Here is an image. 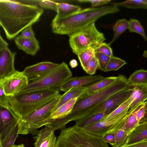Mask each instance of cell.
Returning a JSON list of instances; mask_svg holds the SVG:
<instances>
[{
    "instance_id": "cell-29",
    "label": "cell",
    "mask_w": 147,
    "mask_h": 147,
    "mask_svg": "<svg viewBox=\"0 0 147 147\" xmlns=\"http://www.w3.org/2000/svg\"><path fill=\"white\" fill-rule=\"evenodd\" d=\"M113 5L117 7H123L133 9H144L147 8V1L146 0H130L119 3H113Z\"/></svg>"
},
{
    "instance_id": "cell-25",
    "label": "cell",
    "mask_w": 147,
    "mask_h": 147,
    "mask_svg": "<svg viewBox=\"0 0 147 147\" xmlns=\"http://www.w3.org/2000/svg\"><path fill=\"white\" fill-rule=\"evenodd\" d=\"M128 85L147 84V71L143 69L136 70L127 79Z\"/></svg>"
},
{
    "instance_id": "cell-5",
    "label": "cell",
    "mask_w": 147,
    "mask_h": 147,
    "mask_svg": "<svg viewBox=\"0 0 147 147\" xmlns=\"http://www.w3.org/2000/svg\"><path fill=\"white\" fill-rule=\"evenodd\" d=\"M56 147H109L103 137L89 133L74 125L61 129Z\"/></svg>"
},
{
    "instance_id": "cell-30",
    "label": "cell",
    "mask_w": 147,
    "mask_h": 147,
    "mask_svg": "<svg viewBox=\"0 0 147 147\" xmlns=\"http://www.w3.org/2000/svg\"><path fill=\"white\" fill-rule=\"evenodd\" d=\"M126 64L124 60L113 56L110 57L104 71H117Z\"/></svg>"
},
{
    "instance_id": "cell-4",
    "label": "cell",
    "mask_w": 147,
    "mask_h": 147,
    "mask_svg": "<svg viewBox=\"0 0 147 147\" xmlns=\"http://www.w3.org/2000/svg\"><path fill=\"white\" fill-rule=\"evenodd\" d=\"M61 95L59 91L49 90L20 92L9 96L10 108L23 119Z\"/></svg>"
},
{
    "instance_id": "cell-14",
    "label": "cell",
    "mask_w": 147,
    "mask_h": 147,
    "mask_svg": "<svg viewBox=\"0 0 147 147\" xmlns=\"http://www.w3.org/2000/svg\"><path fill=\"white\" fill-rule=\"evenodd\" d=\"M59 65L50 61H43L26 67L22 72L29 81L39 78Z\"/></svg>"
},
{
    "instance_id": "cell-21",
    "label": "cell",
    "mask_w": 147,
    "mask_h": 147,
    "mask_svg": "<svg viewBox=\"0 0 147 147\" xmlns=\"http://www.w3.org/2000/svg\"><path fill=\"white\" fill-rule=\"evenodd\" d=\"M57 14L54 18H61L71 15L82 9L79 6L57 0Z\"/></svg>"
},
{
    "instance_id": "cell-17",
    "label": "cell",
    "mask_w": 147,
    "mask_h": 147,
    "mask_svg": "<svg viewBox=\"0 0 147 147\" xmlns=\"http://www.w3.org/2000/svg\"><path fill=\"white\" fill-rule=\"evenodd\" d=\"M147 139V120L142 119L129 133L124 144L136 143Z\"/></svg>"
},
{
    "instance_id": "cell-26",
    "label": "cell",
    "mask_w": 147,
    "mask_h": 147,
    "mask_svg": "<svg viewBox=\"0 0 147 147\" xmlns=\"http://www.w3.org/2000/svg\"><path fill=\"white\" fill-rule=\"evenodd\" d=\"M117 76H111L104 78L87 89L86 94H91L101 90L109 86L116 81Z\"/></svg>"
},
{
    "instance_id": "cell-38",
    "label": "cell",
    "mask_w": 147,
    "mask_h": 147,
    "mask_svg": "<svg viewBox=\"0 0 147 147\" xmlns=\"http://www.w3.org/2000/svg\"><path fill=\"white\" fill-rule=\"evenodd\" d=\"M95 55L98 62V68L104 71L110 57L99 53H95Z\"/></svg>"
},
{
    "instance_id": "cell-39",
    "label": "cell",
    "mask_w": 147,
    "mask_h": 147,
    "mask_svg": "<svg viewBox=\"0 0 147 147\" xmlns=\"http://www.w3.org/2000/svg\"><path fill=\"white\" fill-rule=\"evenodd\" d=\"M77 1L80 3H91L92 7H96L111 2V0H78Z\"/></svg>"
},
{
    "instance_id": "cell-42",
    "label": "cell",
    "mask_w": 147,
    "mask_h": 147,
    "mask_svg": "<svg viewBox=\"0 0 147 147\" xmlns=\"http://www.w3.org/2000/svg\"><path fill=\"white\" fill-rule=\"evenodd\" d=\"M146 102L138 110L137 113V118L138 123H139L142 118L147 119Z\"/></svg>"
},
{
    "instance_id": "cell-41",
    "label": "cell",
    "mask_w": 147,
    "mask_h": 147,
    "mask_svg": "<svg viewBox=\"0 0 147 147\" xmlns=\"http://www.w3.org/2000/svg\"><path fill=\"white\" fill-rule=\"evenodd\" d=\"M32 26L30 25L24 29L21 32L20 35L27 38H32L35 37V33L32 28Z\"/></svg>"
},
{
    "instance_id": "cell-40",
    "label": "cell",
    "mask_w": 147,
    "mask_h": 147,
    "mask_svg": "<svg viewBox=\"0 0 147 147\" xmlns=\"http://www.w3.org/2000/svg\"><path fill=\"white\" fill-rule=\"evenodd\" d=\"M0 103L10 107L9 96H6L4 91L2 85L0 80Z\"/></svg>"
},
{
    "instance_id": "cell-24",
    "label": "cell",
    "mask_w": 147,
    "mask_h": 147,
    "mask_svg": "<svg viewBox=\"0 0 147 147\" xmlns=\"http://www.w3.org/2000/svg\"><path fill=\"white\" fill-rule=\"evenodd\" d=\"M77 99L76 98H74L61 106L52 114L51 117L52 120L63 118L69 114Z\"/></svg>"
},
{
    "instance_id": "cell-37",
    "label": "cell",
    "mask_w": 147,
    "mask_h": 147,
    "mask_svg": "<svg viewBox=\"0 0 147 147\" xmlns=\"http://www.w3.org/2000/svg\"><path fill=\"white\" fill-rule=\"evenodd\" d=\"M95 53L103 54L109 57L113 56V51L111 48L108 44L103 42L95 49Z\"/></svg>"
},
{
    "instance_id": "cell-6",
    "label": "cell",
    "mask_w": 147,
    "mask_h": 147,
    "mask_svg": "<svg viewBox=\"0 0 147 147\" xmlns=\"http://www.w3.org/2000/svg\"><path fill=\"white\" fill-rule=\"evenodd\" d=\"M72 76L68 65L63 62L39 78L28 81L19 93L41 90L59 91L63 84Z\"/></svg>"
},
{
    "instance_id": "cell-47",
    "label": "cell",
    "mask_w": 147,
    "mask_h": 147,
    "mask_svg": "<svg viewBox=\"0 0 147 147\" xmlns=\"http://www.w3.org/2000/svg\"><path fill=\"white\" fill-rule=\"evenodd\" d=\"M10 147H25L24 144H21L19 145H13Z\"/></svg>"
},
{
    "instance_id": "cell-31",
    "label": "cell",
    "mask_w": 147,
    "mask_h": 147,
    "mask_svg": "<svg viewBox=\"0 0 147 147\" xmlns=\"http://www.w3.org/2000/svg\"><path fill=\"white\" fill-rule=\"evenodd\" d=\"M131 102V100L129 97L112 112L101 120H109L114 118L126 110H128L129 107Z\"/></svg>"
},
{
    "instance_id": "cell-33",
    "label": "cell",
    "mask_w": 147,
    "mask_h": 147,
    "mask_svg": "<svg viewBox=\"0 0 147 147\" xmlns=\"http://www.w3.org/2000/svg\"><path fill=\"white\" fill-rule=\"evenodd\" d=\"M128 22V29L130 32H134L140 34L146 41L147 38L144 29L139 21L135 19H131Z\"/></svg>"
},
{
    "instance_id": "cell-36",
    "label": "cell",
    "mask_w": 147,
    "mask_h": 147,
    "mask_svg": "<svg viewBox=\"0 0 147 147\" xmlns=\"http://www.w3.org/2000/svg\"><path fill=\"white\" fill-rule=\"evenodd\" d=\"M98 68V63L95 54L84 70L89 75H93Z\"/></svg>"
},
{
    "instance_id": "cell-23",
    "label": "cell",
    "mask_w": 147,
    "mask_h": 147,
    "mask_svg": "<svg viewBox=\"0 0 147 147\" xmlns=\"http://www.w3.org/2000/svg\"><path fill=\"white\" fill-rule=\"evenodd\" d=\"M18 3L25 5L34 6L42 9L57 11V0H14Z\"/></svg>"
},
{
    "instance_id": "cell-15",
    "label": "cell",
    "mask_w": 147,
    "mask_h": 147,
    "mask_svg": "<svg viewBox=\"0 0 147 147\" xmlns=\"http://www.w3.org/2000/svg\"><path fill=\"white\" fill-rule=\"evenodd\" d=\"M132 92V90L127 86L126 89L116 93L109 97L92 114L103 111L112 108H117L129 98Z\"/></svg>"
},
{
    "instance_id": "cell-12",
    "label": "cell",
    "mask_w": 147,
    "mask_h": 147,
    "mask_svg": "<svg viewBox=\"0 0 147 147\" xmlns=\"http://www.w3.org/2000/svg\"><path fill=\"white\" fill-rule=\"evenodd\" d=\"M104 78L101 75L71 78L63 84L60 90L66 92L71 88L87 89Z\"/></svg>"
},
{
    "instance_id": "cell-2",
    "label": "cell",
    "mask_w": 147,
    "mask_h": 147,
    "mask_svg": "<svg viewBox=\"0 0 147 147\" xmlns=\"http://www.w3.org/2000/svg\"><path fill=\"white\" fill-rule=\"evenodd\" d=\"M119 11L118 7L113 5L82 9L66 17L54 18L51 24L52 30L56 34L69 36L91 23H95L100 17L117 13Z\"/></svg>"
},
{
    "instance_id": "cell-35",
    "label": "cell",
    "mask_w": 147,
    "mask_h": 147,
    "mask_svg": "<svg viewBox=\"0 0 147 147\" xmlns=\"http://www.w3.org/2000/svg\"><path fill=\"white\" fill-rule=\"evenodd\" d=\"M18 123L8 136L1 143L0 147H10L14 145L19 134Z\"/></svg>"
},
{
    "instance_id": "cell-20",
    "label": "cell",
    "mask_w": 147,
    "mask_h": 147,
    "mask_svg": "<svg viewBox=\"0 0 147 147\" xmlns=\"http://www.w3.org/2000/svg\"><path fill=\"white\" fill-rule=\"evenodd\" d=\"M116 108H112L105 111L88 115L80 120L76 121L74 125L79 129H82L100 121Z\"/></svg>"
},
{
    "instance_id": "cell-11",
    "label": "cell",
    "mask_w": 147,
    "mask_h": 147,
    "mask_svg": "<svg viewBox=\"0 0 147 147\" xmlns=\"http://www.w3.org/2000/svg\"><path fill=\"white\" fill-rule=\"evenodd\" d=\"M0 80L4 93L8 96L18 94L28 83V79L23 72L17 71L7 77L0 79Z\"/></svg>"
},
{
    "instance_id": "cell-28",
    "label": "cell",
    "mask_w": 147,
    "mask_h": 147,
    "mask_svg": "<svg viewBox=\"0 0 147 147\" xmlns=\"http://www.w3.org/2000/svg\"><path fill=\"white\" fill-rule=\"evenodd\" d=\"M128 21L123 19L117 20L113 27L114 32L113 37L111 40L108 44L110 46L125 31L128 29Z\"/></svg>"
},
{
    "instance_id": "cell-13",
    "label": "cell",
    "mask_w": 147,
    "mask_h": 147,
    "mask_svg": "<svg viewBox=\"0 0 147 147\" xmlns=\"http://www.w3.org/2000/svg\"><path fill=\"white\" fill-rule=\"evenodd\" d=\"M16 54L8 47L0 50V79L7 77L16 71L14 67Z\"/></svg>"
},
{
    "instance_id": "cell-43",
    "label": "cell",
    "mask_w": 147,
    "mask_h": 147,
    "mask_svg": "<svg viewBox=\"0 0 147 147\" xmlns=\"http://www.w3.org/2000/svg\"><path fill=\"white\" fill-rule=\"evenodd\" d=\"M119 147H147V139L135 143L124 144Z\"/></svg>"
},
{
    "instance_id": "cell-46",
    "label": "cell",
    "mask_w": 147,
    "mask_h": 147,
    "mask_svg": "<svg viewBox=\"0 0 147 147\" xmlns=\"http://www.w3.org/2000/svg\"><path fill=\"white\" fill-rule=\"evenodd\" d=\"M77 61L75 59H72L70 61L69 65L71 68H72L76 67L78 65Z\"/></svg>"
},
{
    "instance_id": "cell-22",
    "label": "cell",
    "mask_w": 147,
    "mask_h": 147,
    "mask_svg": "<svg viewBox=\"0 0 147 147\" xmlns=\"http://www.w3.org/2000/svg\"><path fill=\"white\" fill-rule=\"evenodd\" d=\"M86 89L82 88H71L65 92L61 96L59 101L53 110L52 114L62 105L71 100L75 98H78L85 94Z\"/></svg>"
},
{
    "instance_id": "cell-45",
    "label": "cell",
    "mask_w": 147,
    "mask_h": 147,
    "mask_svg": "<svg viewBox=\"0 0 147 147\" xmlns=\"http://www.w3.org/2000/svg\"><path fill=\"white\" fill-rule=\"evenodd\" d=\"M8 44L2 37L0 34V50L7 47Z\"/></svg>"
},
{
    "instance_id": "cell-18",
    "label": "cell",
    "mask_w": 147,
    "mask_h": 147,
    "mask_svg": "<svg viewBox=\"0 0 147 147\" xmlns=\"http://www.w3.org/2000/svg\"><path fill=\"white\" fill-rule=\"evenodd\" d=\"M15 42L19 49L33 56L36 55L40 48L39 42L35 37L27 38L20 35L16 37Z\"/></svg>"
},
{
    "instance_id": "cell-44",
    "label": "cell",
    "mask_w": 147,
    "mask_h": 147,
    "mask_svg": "<svg viewBox=\"0 0 147 147\" xmlns=\"http://www.w3.org/2000/svg\"><path fill=\"white\" fill-rule=\"evenodd\" d=\"M105 141L110 144L112 147H115V133L107 134L103 136Z\"/></svg>"
},
{
    "instance_id": "cell-48",
    "label": "cell",
    "mask_w": 147,
    "mask_h": 147,
    "mask_svg": "<svg viewBox=\"0 0 147 147\" xmlns=\"http://www.w3.org/2000/svg\"><path fill=\"white\" fill-rule=\"evenodd\" d=\"M147 51L146 50H144V51L143 54V56L147 58Z\"/></svg>"
},
{
    "instance_id": "cell-32",
    "label": "cell",
    "mask_w": 147,
    "mask_h": 147,
    "mask_svg": "<svg viewBox=\"0 0 147 147\" xmlns=\"http://www.w3.org/2000/svg\"><path fill=\"white\" fill-rule=\"evenodd\" d=\"M95 54V49L86 50L78 55L81 65L84 70Z\"/></svg>"
},
{
    "instance_id": "cell-7",
    "label": "cell",
    "mask_w": 147,
    "mask_h": 147,
    "mask_svg": "<svg viewBox=\"0 0 147 147\" xmlns=\"http://www.w3.org/2000/svg\"><path fill=\"white\" fill-rule=\"evenodd\" d=\"M69 36L70 47L77 55L86 50L96 48L105 40L104 34L96 28L95 22Z\"/></svg>"
},
{
    "instance_id": "cell-16",
    "label": "cell",
    "mask_w": 147,
    "mask_h": 147,
    "mask_svg": "<svg viewBox=\"0 0 147 147\" xmlns=\"http://www.w3.org/2000/svg\"><path fill=\"white\" fill-rule=\"evenodd\" d=\"M54 130L47 126L38 131L33 138L34 147H56L57 138Z\"/></svg>"
},
{
    "instance_id": "cell-8",
    "label": "cell",
    "mask_w": 147,
    "mask_h": 147,
    "mask_svg": "<svg viewBox=\"0 0 147 147\" xmlns=\"http://www.w3.org/2000/svg\"><path fill=\"white\" fill-rule=\"evenodd\" d=\"M61 96L35 111L26 118L21 119L29 125L30 133L36 135L39 128L51 123L53 110L59 101Z\"/></svg>"
},
{
    "instance_id": "cell-34",
    "label": "cell",
    "mask_w": 147,
    "mask_h": 147,
    "mask_svg": "<svg viewBox=\"0 0 147 147\" xmlns=\"http://www.w3.org/2000/svg\"><path fill=\"white\" fill-rule=\"evenodd\" d=\"M125 122L121 128L115 133V147H119L122 146L126 141L129 133L124 131Z\"/></svg>"
},
{
    "instance_id": "cell-27",
    "label": "cell",
    "mask_w": 147,
    "mask_h": 147,
    "mask_svg": "<svg viewBox=\"0 0 147 147\" xmlns=\"http://www.w3.org/2000/svg\"><path fill=\"white\" fill-rule=\"evenodd\" d=\"M146 102L147 101H146L139 104L132 111L125 122L124 127L125 131L129 133L135 126L138 123L137 118L138 111Z\"/></svg>"
},
{
    "instance_id": "cell-10",
    "label": "cell",
    "mask_w": 147,
    "mask_h": 147,
    "mask_svg": "<svg viewBox=\"0 0 147 147\" xmlns=\"http://www.w3.org/2000/svg\"><path fill=\"white\" fill-rule=\"evenodd\" d=\"M20 119L10 107L0 103V145L17 126Z\"/></svg>"
},
{
    "instance_id": "cell-19",
    "label": "cell",
    "mask_w": 147,
    "mask_h": 147,
    "mask_svg": "<svg viewBox=\"0 0 147 147\" xmlns=\"http://www.w3.org/2000/svg\"><path fill=\"white\" fill-rule=\"evenodd\" d=\"M132 90L130 96L131 102L128 111L134 109L139 104L147 101V84L128 85Z\"/></svg>"
},
{
    "instance_id": "cell-3",
    "label": "cell",
    "mask_w": 147,
    "mask_h": 147,
    "mask_svg": "<svg viewBox=\"0 0 147 147\" xmlns=\"http://www.w3.org/2000/svg\"><path fill=\"white\" fill-rule=\"evenodd\" d=\"M128 86L126 77L120 74L109 86L92 93L85 94L77 98L71 112L67 116V119L70 121H76L92 114L109 97Z\"/></svg>"
},
{
    "instance_id": "cell-1",
    "label": "cell",
    "mask_w": 147,
    "mask_h": 147,
    "mask_svg": "<svg viewBox=\"0 0 147 147\" xmlns=\"http://www.w3.org/2000/svg\"><path fill=\"white\" fill-rule=\"evenodd\" d=\"M43 12L42 9L14 0H0V26L7 38L12 39L25 28L38 22Z\"/></svg>"
},
{
    "instance_id": "cell-9",
    "label": "cell",
    "mask_w": 147,
    "mask_h": 147,
    "mask_svg": "<svg viewBox=\"0 0 147 147\" xmlns=\"http://www.w3.org/2000/svg\"><path fill=\"white\" fill-rule=\"evenodd\" d=\"M134 109L129 111L127 109L111 119L100 120L80 129L99 136L115 133L122 126Z\"/></svg>"
}]
</instances>
